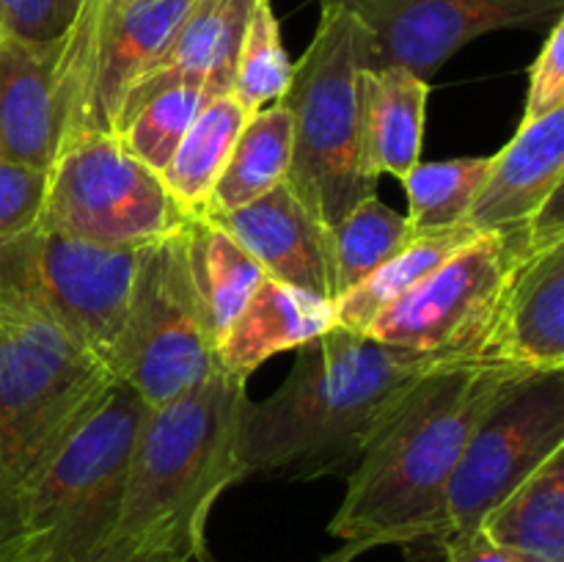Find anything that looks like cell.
Listing matches in <instances>:
<instances>
[{
	"label": "cell",
	"mask_w": 564,
	"mask_h": 562,
	"mask_svg": "<svg viewBox=\"0 0 564 562\" xmlns=\"http://www.w3.org/2000/svg\"><path fill=\"white\" fill-rule=\"evenodd\" d=\"M529 369L449 361L424 372L389 413L328 523L341 543L402 545L408 562H430L449 543L446 494L468 435L490 402Z\"/></svg>",
	"instance_id": "6da1fadb"
},
{
	"label": "cell",
	"mask_w": 564,
	"mask_h": 562,
	"mask_svg": "<svg viewBox=\"0 0 564 562\" xmlns=\"http://www.w3.org/2000/svg\"><path fill=\"white\" fill-rule=\"evenodd\" d=\"M449 361L334 325L297 347L273 395L248 400L237 444L242 474L295 483L350 474L408 389Z\"/></svg>",
	"instance_id": "7a4b0ae2"
},
{
	"label": "cell",
	"mask_w": 564,
	"mask_h": 562,
	"mask_svg": "<svg viewBox=\"0 0 564 562\" xmlns=\"http://www.w3.org/2000/svg\"><path fill=\"white\" fill-rule=\"evenodd\" d=\"M246 406V380L218 369L180 400L149 408L116 521L88 562H202L215 501L246 479L237 461Z\"/></svg>",
	"instance_id": "3957f363"
},
{
	"label": "cell",
	"mask_w": 564,
	"mask_h": 562,
	"mask_svg": "<svg viewBox=\"0 0 564 562\" xmlns=\"http://www.w3.org/2000/svg\"><path fill=\"white\" fill-rule=\"evenodd\" d=\"M116 378L42 309L28 231L0 235V562L33 485Z\"/></svg>",
	"instance_id": "277c9868"
},
{
	"label": "cell",
	"mask_w": 564,
	"mask_h": 562,
	"mask_svg": "<svg viewBox=\"0 0 564 562\" xmlns=\"http://www.w3.org/2000/svg\"><path fill=\"white\" fill-rule=\"evenodd\" d=\"M369 66L367 28L350 11L323 6L317 33L281 99L292 116V160L284 182L328 229L378 187L364 160V72Z\"/></svg>",
	"instance_id": "5b68a950"
},
{
	"label": "cell",
	"mask_w": 564,
	"mask_h": 562,
	"mask_svg": "<svg viewBox=\"0 0 564 562\" xmlns=\"http://www.w3.org/2000/svg\"><path fill=\"white\" fill-rule=\"evenodd\" d=\"M149 406L116 380L33 485L17 562H88L110 532Z\"/></svg>",
	"instance_id": "8992f818"
},
{
	"label": "cell",
	"mask_w": 564,
	"mask_h": 562,
	"mask_svg": "<svg viewBox=\"0 0 564 562\" xmlns=\"http://www.w3.org/2000/svg\"><path fill=\"white\" fill-rule=\"evenodd\" d=\"M191 213L160 171L138 160L113 132H80L61 147L44 185L39 220L75 240L143 248L165 240Z\"/></svg>",
	"instance_id": "52a82bcc"
},
{
	"label": "cell",
	"mask_w": 564,
	"mask_h": 562,
	"mask_svg": "<svg viewBox=\"0 0 564 562\" xmlns=\"http://www.w3.org/2000/svg\"><path fill=\"white\" fill-rule=\"evenodd\" d=\"M182 257L180 231L138 251L130 309L110 372L149 408L169 406L218 372Z\"/></svg>",
	"instance_id": "ba28073f"
},
{
	"label": "cell",
	"mask_w": 564,
	"mask_h": 562,
	"mask_svg": "<svg viewBox=\"0 0 564 562\" xmlns=\"http://www.w3.org/2000/svg\"><path fill=\"white\" fill-rule=\"evenodd\" d=\"M532 253L538 251L523 224L479 231L391 303L367 336L452 361H477L512 270Z\"/></svg>",
	"instance_id": "9c48e42d"
},
{
	"label": "cell",
	"mask_w": 564,
	"mask_h": 562,
	"mask_svg": "<svg viewBox=\"0 0 564 562\" xmlns=\"http://www.w3.org/2000/svg\"><path fill=\"white\" fill-rule=\"evenodd\" d=\"M560 450H564V369L523 375L490 402L468 435L446 494L449 540L479 529L510 490Z\"/></svg>",
	"instance_id": "30bf717a"
},
{
	"label": "cell",
	"mask_w": 564,
	"mask_h": 562,
	"mask_svg": "<svg viewBox=\"0 0 564 562\" xmlns=\"http://www.w3.org/2000/svg\"><path fill=\"white\" fill-rule=\"evenodd\" d=\"M196 0H86L75 39V132H110L121 99L174 42ZM69 138V141H72Z\"/></svg>",
	"instance_id": "8fae6325"
},
{
	"label": "cell",
	"mask_w": 564,
	"mask_h": 562,
	"mask_svg": "<svg viewBox=\"0 0 564 562\" xmlns=\"http://www.w3.org/2000/svg\"><path fill=\"white\" fill-rule=\"evenodd\" d=\"M350 11L369 33L372 66H405L430 80L474 39L507 28H545L564 0H319Z\"/></svg>",
	"instance_id": "7c38bea8"
},
{
	"label": "cell",
	"mask_w": 564,
	"mask_h": 562,
	"mask_svg": "<svg viewBox=\"0 0 564 562\" xmlns=\"http://www.w3.org/2000/svg\"><path fill=\"white\" fill-rule=\"evenodd\" d=\"M72 31L47 44L0 33V158L50 171L75 132Z\"/></svg>",
	"instance_id": "4fadbf2b"
},
{
	"label": "cell",
	"mask_w": 564,
	"mask_h": 562,
	"mask_svg": "<svg viewBox=\"0 0 564 562\" xmlns=\"http://www.w3.org/2000/svg\"><path fill=\"white\" fill-rule=\"evenodd\" d=\"M204 215L229 231L268 279L323 301H336L330 229L303 207L286 182L246 207Z\"/></svg>",
	"instance_id": "5bb4252c"
},
{
	"label": "cell",
	"mask_w": 564,
	"mask_h": 562,
	"mask_svg": "<svg viewBox=\"0 0 564 562\" xmlns=\"http://www.w3.org/2000/svg\"><path fill=\"white\" fill-rule=\"evenodd\" d=\"M477 361L529 372L564 369V242L512 270Z\"/></svg>",
	"instance_id": "9a60e30c"
},
{
	"label": "cell",
	"mask_w": 564,
	"mask_h": 562,
	"mask_svg": "<svg viewBox=\"0 0 564 562\" xmlns=\"http://www.w3.org/2000/svg\"><path fill=\"white\" fill-rule=\"evenodd\" d=\"M257 0H196L163 58L121 99L113 127L171 86H198L207 97L231 94L237 53ZM113 132V130H110Z\"/></svg>",
	"instance_id": "2e32d148"
},
{
	"label": "cell",
	"mask_w": 564,
	"mask_h": 562,
	"mask_svg": "<svg viewBox=\"0 0 564 562\" xmlns=\"http://www.w3.org/2000/svg\"><path fill=\"white\" fill-rule=\"evenodd\" d=\"M560 187H564V108L521 121L512 141L490 154L488 176L463 226L494 231L523 224Z\"/></svg>",
	"instance_id": "e0dca14e"
},
{
	"label": "cell",
	"mask_w": 564,
	"mask_h": 562,
	"mask_svg": "<svg viewBox=\"0 0 564 562\" xmlns=\"http://www.w3.org/2000/svg\"><path fill=\"white\" fill-rule=\"evenodd\" d=\"M336 325L334 303L264 275L215 345L224 372L248 380L275 353L297 350Z\"/></svg>",
	"instance_id": "ac0fdd59"
},
{
	"label": "cell",
	"mask_w": 564,
	"mask_h": 562,
	"mask_svg": "<svg viewBox=\"0 0 564 562\" xmlns=\"http://www.w3.org/2000/svg\"><path fill=\"white\" fill-rule=\"evenodd\" d=\"M430 80L405 66L364 72V160L375 176L405 180L422 163Z\"/></svg>",
	"instance_id": "d6986e66"
},
{
	"label": "cell",
	"mask_w": 564,
	"mask_h": 562,
	"mask_svg": "<svg viewBox=\"0 0 564 562\" xmlns=\"http://www.w3.org/2000/svg\"><path fill=\"white\" fill-rule=\"evenodd\" d=\"M182 257L204 325L218 345L231 320L262 284L264 273L246 248L207 215H191L180 229Z\"/></svg>",
	"instance_id": "ffe728a7"
},
{
	"label": "cell",
	"mask_w": 564,
	"mask_h": 562,
	"mask_svg": "<svg viewBox=\"0 0 564 562\" xmlns=\"http://www.w3.org/2000/svg\"><path fill=\"white\" fill-rule=\"evenodd\" d=\"M479 529L529 562H564V450L510 490Z\"/></svg>",
	"instance_id": "44dd1931"
},
{
	"label": "cell",
	"mask_w": 564,
	"mask_h": 562,
	"mask_svg": "<svg viewBox=\"0 0 564 562\" xmlns=\"http://www.w3.org/2000/svg\"><path fill=\"white\" fill-rule=\"evenodd\" d=\"M292 160V116L284 102H273L248 116L235 149L215 182L204 213H229L257 202L286 180Z\"/></svg>",
	"instance_id": "7402d4cb"
},
{
	"label": "cell",
	"mask_w": 564,
	"mask_h": 562,
	"mask_svg": "<svg viewBox=\"0 0 564 562\" xmlns=\"http://www.w3.org/2000/svg\"><path fill=\"white\" fill-rule=\"evenodd\" d=\"M479 231L468 229V226H446V229H427V231H413L408 246L397 251L394 257L386 264H380L372 275L352 287L347 295H341L334 303L336 325L356 334H367L369 325L391 306L400 301L402 295L413 290L419 281L427 279L444 259L460 246H466L471 237Z\"/></svg>",
	"instance_id": "603a6c76"
},
{
	"label": "cell",
	"mask_w": 564,
	"mask_h": 562,
	"mask_svg": "<svg viewBox=\"0 0 564 562\" xmlns=\"http://www.w3.org/2000/svg\"><path fill=\"white\" fill-rule=\"evenodd\" d=\"M248 116L251 114L231 94L207 99L182 141L176 143L169 165L160 171L171 196L191 215H202L207 209L209 193L235 149L237 136L246 127Z\"/></svg>",
	"instance_id": "cb8c5ba5"
},
{
	"label": "cell",
	"mask_w": 564,
	"mask_h": 562,
	"mask_svg": "<svg viewBox=\"0 0 564 562\" xmlns=\"http://www.w3.org/2000/svg\"><path fill=\"white\" fill-rule=\"evenodd\" d=\"M413 237L405 213L367 196L345 218L330 226V270H334V295H341L389 262ZM334 301V303H336Z\"/></svg>",
	"instance_id": "d4e9b609"
},
{
	"label": "cell",
	"mask_w": 564,
	"mask_h": 562,
	"mask_svg": "<svg viewBox=\"0 0 564 562\" xmlns=\"http://www.w3.org/2000/svg\"><path fill=\"white\" fill-rule=\"evenodd\" d=\"M490 169L488 158H455L413 165L402 180L408 193V224L413 231L446 229L466 218Z\"/></svg>",
	"instance_id": "484cf974"
},
{
	"label": "cell",
	"mask_w": 564,
	"mask_h": 562,
	"mask_svg": "<svg viewBox=\"0 0 564 562\" xmlns=\"http://www.w3.org/2000/svg\"><path fill=\"white\" fill-rule=\"evenodd\" d=\"M292 69L295 64L281 42V25L273 14V6L270 0H257L237 53L231 97L248 114H257L259 108L284 99L292 83Z\"/></svg>",
	"instance_id": "4316f807"
},
{
	"label": "cell",
	"mask_w": 564,
	"mask_h": 562,
	"mask_svg": "<svg viewBox=\"0 0 564 562\" xmlns=\"http://www.w3.org/2000/svg\"><path fill=\"white\" fill-rule=\"evenodd\" d=\"M207 99V91L198 86H187V83L171 86L154 94L135 114L121 119L113 127V136L138 160L152 165L154 171H163L174 154L176 143L182 141L185 130Z\"/></svg>",
	"instance_id": "83f0119b"
},
{
	"label": "cell",
	"mask_w": 564,
	"mask_h": 562,
	"mask_svg": "<svg viewBox=\"0 0 564 562\" xmlns=\"http://www.w3.org/2000/svg\"><path fill=\"white\" fill-rule=\"evenodd\" d=\"M86 0H0V33L28 44L64 36Z\"/></svg>",
	"instance_id": "f1b7e54d"
},
{
	"label": "cell",
	"mask_w": 564,
	"mask_h": 562,
	"mask_svg": "<svg viewBox=\"0 0 564 562\" xmlns=\"http://www.w3.org/2000/svg\"><path fill=\"white\" fill-rule=\"evenodd\" d=\"M47 171L0 158V235H14L39 220Z\"/></svg>",
	"instance_id": "f546056e"
},
{
	"label": "cell",
	"mask_w": 564,
	"mask_h": 562,
	"mask_svg": "<svg viewBox=\"0 0 564 562\" xmlns=\"http://www.w3.org/2000/svg\"><path fill=\"white\" fill-rule=\"evenodd\" d=\"M564 108V17L545 31L543 50L529 69L527 110L521 121L540 119Z\"/></svg>",
	"instance_id": "4dcf8cb0"
},
{
	"label": "cell",
	"mask_w": 564,
	"mask_h": 562,
	"mask_svg": "<svg viewBox=\"0 0 564 562\" xmlns=\"http://www.w3.org/2000/svg\"><path fill=\"white\" fill-rule=\"evenodd\" d=\"M441 562H529L523 560L516 551L505 549V545L494 543L482 529H474V532L457 534L446 543Z\"/></svg>",
	"instance_id": "1f68e13d"
},
{
	"label": "cell",
	"mask_w": 564,
	"mask_h": 562,
	"mask_svg": "<svg viewBox=\"0 0 564 562\" xmlns=\"http://www.w3.org/2000/svg\"><path fill=\"white\" fill-rule=\"evenodd\" d=\"M364 551H369L367 543H341L339 549L330 551V554H325V556H317L314 562H352L356 556H361ZM202 562H215V560L207 554Z\"/></svg>",
	"instance_id": "d6a6232c"
}]
</instances>
